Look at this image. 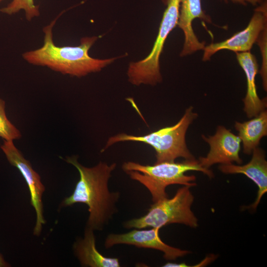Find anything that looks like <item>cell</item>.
Returning a JSON list of instances; mask_svg holds the SVG:
<instances>
[{
	"instance_id": "2e32d148",
	"label": "cell",
	"mask_w": 267,
	"mask_h": 267,
	"mask_svg": "<svg viewBox=\"0 0 267 267\" xmlns=\"http://www.w3.org/2000/svg\"><path fill=\"white\" fill-rule=\"evenodd\" d=\"M24 10L26 18L31 21L40 15L39 7L34 3V0H12L0 11L8 15L14 14L20 10Z\"/></svg>"
},
{
	"instance_id": "30bf717a",
	"label": "cell",
	"mask_w": 267,
	"mask_h": 267,
	"mask_svg": "<svg viewBox=\"0 0 267 267\" xmlns=\"http://www.w3.org/2000/svg\"><path fill=\"white\" fill-rule=\"evenodd\" d=\"M160 229L158 227H152L150 229L134 228L127 233H110L105 239L104 246L108 249L117 244H126L155 249L162 252L164 258L167 260H175L190 253L187 250L175 248L164 243L159 236Z\"/></svg>"
},
{
	"instance_id": "ffe728a7",
	"label": "cell",
	"mask_w": 267,
	"mask_h": 267,
	"mask_svg": "<svg viewBox=\"0 0 267 267\" xmlns=\"http://www.w3.org/2000/svg\"><path fill=\"white\" fill-rule=\"evenodd\" d=\"M10 265L4 259L2 255L0 253V267H7Z\"/></svg>"
},
{
	"instance_id": "3957f363",
	"label": "cell",
	"mask_w": 267,
	"mask_h": 267,
	"mask_svg": "<svg viewBox=\"0 0 267 267\" xmlns=\"http://www.w3.org/2000/svg\"><path fill=\"white\" fill-rule=\"evenodd\" d=\"M122 168L131 179L138 181L149 190L153 202L168 197L166 188L169 185L196 186L195 176L185 175L188 171L201 172L210 178L214 177L211 170L203 167L195 159L177 163L164 162L152 165L128 161L124 162Z\"/></svg>"
},
{
	"instance_id": "e0dca14e",
	"label": "cell",
	"mask_w": 267,
	"mask_h": 267,
	"mask_svg": "<svg viewBox=\"0 0 267 267\" xmlns=\"http://www.w3.org/2000/svg\"><path fill=\"white\" fill-rule=\"evenodd\" d=\"M5 108V101L0 98V137L8 141L18 139L21 137V133L8 119Z\"/></svg>"
},
{
	"instance_id": "6da1fadb",
	"label": "cell",
	"mask_w": 267,
	"mask_h": 267,
	"mask_svg": "<svg viewBox=\"0 0 267 267\" xmlns=\"http://www.w3.org/2000/svg\"><path fill=\"white\" fill-rule=\"evenodd\" d=\"M65 161L77 169L80 178L72 194L63 200L60 206L86 204L89 212L86 227L94 231L103 230L118 211L116 204L120 193L111 192L108 188V181L116 164L99 162L89 168L81 164L77 156L67 157Z\"/></svg>"
},
{
	"instance_id": "ac0fdd59",
	"label": "cell",
	"mask_w": 267,
	"mask_h": 267,
	"mask_svg": "<svg viewBox=\"0 0 267 267\" xmlns=\"http://www.w3.org/2000/svg\"><path fill=\"white\" fill-rule=\"evenodd\" d=\"M256 43L260 47L262 62L259 73L262 79L264 89L267 90V26L260 34Z\"/></svg>"
},
{
	"instance_id": "d6986e66",
	"label": "cell",
	"mask_w": 267,
	"mask_h": 267,
	"mask_svg": "<svg viewBox=\"0 0 267 267\" xmlns=\"http://www.w3.org/2000/svg\"><path fill=\"white\" fill-rule=\"evenodd\" d=\"M225 2L230 0L232 2L237 3L244 5H247L248 3H249L253 5H256L258 3L261 2L262 0H223Z\"/></svg>"
},
{
	"instance_id": "ba28073f",
	"label": "cell",
	"mask_w": 267,
	"mask_h": 267,
	"mask_svg": "<svg viewBox=\"0 0 267 267\" xmlns=\"http://www.w3.org/2000/svg\"><path fill=\"white\" fill-rule=\"evenodd\" d=\"M266 26L267 6L266 2L255 9L252 17L244 29L223 41L205 46L202 60H209L213 55L221 50H229L236 53L250 51L260 34Z\"/></svg>"
},
{
	"instance_id": "5bb4252c",
	"label": "cell",
	"mask_w": 267,
	"mask_h": 267,
	"mask_svg": "<svg viewBox=\"0 0 267 267\" xmlns=\"http://www.w3.org/2000/svg\"><path fill=\"white\" fill-rule=\"evenodd\" d=\"M94 230L86 226L84 236L78 238L73 245L75 256L81 266L89 267H119L118 258L103 256L96 248Z\"/></svg>"
},
{
	"instance_id": "9a60e30c",
	"label": "cell",
	"mask_w": 267,
	"mask_h": 267,
	"mask_svg": "<svg viewBox=\"0 0 267 267\" xmlns=\"http://www.w3.org/2000/svg\"><path fill=\"white\" fill-rule=\"evenodd\" d=\"M234 128L242 143L244 153L251 154L263 137L267 135V110H263L247 121L236 122Z\"/></svg>"
},
{
	"instance_id": "8fae6325",
	"label": "cell",
	"mask_w": 267,
	"mask_h": 267,
	"mask_svg": "<svg viewBox=\"0 0 267 267\" xmlns=\"http://www.w3.org/2000/svg\"><path fill=\"white\" fill-rule=\"evenodd\" d=\"M196 18L207 23H212L211 17L202 8L201 0H180L177 25L184 35V42L180 54L182 57L204 50L205 48V43L199 41L192 27V22Z\"/></svg>"
},
{
	"instance_id": "7a4b0ae2",
	"label": "cell",
	"mask_w": 267,
	"mask_h": 267,
	"mask_svg": "<svg viewBox=\"0 0 267 267\" xmlns=\"http://www.w3.org/2000/svg\"><path fill=\"white\" fill-rule=\"evenodd\" d=\"M59 14L43 28V45L36 49L25 52L23 58L35 66L46 67L64 75L82 77L91 73L100 71L113 62L117 57L105 59L93 58L89 51L98 37H84L77 46H58L53 39V28Z\"/></svg>"
},
{
	"instance_id": "4fadbf2b",
	"label": "cell",
	"mask_w": 267,
	"mask_h": 267,
	"mask_svg": "<svg viewBox=\"0 0 267 267\" xmlns=\"http://www.w3.org/2000/svg\"><path fill=\"white\" fill-rule=\"evenodd\" d=\"M236 59L244 71L247 80L246 94L243 99L244 111L252 118L264 110L267 105V98L261 99L258 96L255 78L259 72L258 61L250 51L237 52Z\"/></svg>"
},
{
	"instance_id": "5b68a950",
	"label": "cell",
	"mask_w": 267,
	"mask_h": 267,
	"mask_svg": "<svg viewBox=\"0 0 267 267\" xmlns=\"http://www.w3.org/2000/svg\"><path fill=\"white\" fill-rule=\"evenodd\" d=\"M190 187L184 185L177 190L172 198L166 197L153 202L146 214L125 222L124 226L126 228H161L177 223L193 228L197 227L198 220L191 209L194 197Z\"/></svg>"
},
{
	"instance_id": "8992f818",
	"label": "cell",
	"mask_w": 267,
	"mask_h": 267,
	"mask_svg": "<svg viewBox=\"0 0 267 267\" xmlns=\"http://www.w3.org/2000/svg\"><path fill=\"white\" fill-rule=\"evenodd\" d=\"M180 2V0H168L151 52L141 60L130 64L127 75L133 85L154 86L162 81L159 59L168 35L178 25Z\"/></svg>"
},
{
	"instance_id": "44dd1931",
	"label": "cell",
	"mask_w": 267,
	"mask_h": 267,
	"mask_svg": "<svg viewBox=\"0 0 267 267\" xmlns=\"http://www.w3.org/2000/svg\"><path fill=\"white\" fill-rule=\"evenodd\" d=\"M2 0H0V2H1V1H2Z\"/></svg>"
},
{
	"instance_id": "9c48e42d",
	"label": "cell",
	"mask_w": 267,
	"mask_h": 267,
	"mask_svg": "<svg viewBox=\"0 0 267 267\" xmlns=\"http://www.w3.org/2000/svg\"><path fill=\"white\" fill-rule=\"evenodd\" d=\"M202 138L210 146V150L205 157H200L198 160L204 168L209 169L214 164H229L235 162L238 165L242 163L239 156L241 140L238 135L233 134L230 130L222 126H218L213 135Z\"/></svg>"
},
{
	"instance_id": "7c38bea8",
	"label": "cell",
	"mask_w": 267,
	"mask_h": 267,
	"mask_svg": "<svg viewBox=\"0 0 267 267\" xmlns=\"http://www.w3.org/2000/svg\"><path fill=\"white\" fill-rule=\"evenodd\" d=\"M252 153L251 160L245 165L221 164L219 169L225 174H244L256 183L258 187L256 199L250 206L245 207L256 210L262 196L267 191V162L262 149L257 147Z\"/></svg>"
},
{
	"instance_id": "52a82bcc",
	"label": "cell",
	"mask_w": 267,
	"mask_h": 267,
	"mask_svg": "<svg viewBox=\"0 0 267 267\" xmlns=\"http://www.w3.org/2000/svg\"><path fill=\"white\" fill-rule=\"evenodd\" d=\"M0 148L8 162L19 171L27 184L30 194V203L36 214V222L33 233L35 235L39 236L41 232L43 225L45 223L43 216L42 202V196L45 187L39 175L15 146L13 141L4 140Z\"/></svg>"
},
{
	"instance_id": "277c9868",
	"label": "cell",
	"mask_w": 267,
	"mask_h": 267,
	"mask_svg": "<svg viewBox=\"0 0 267 267\" xmlns=\"http://www.w3.org/2000/svg\"><path fill=\"white\" fill-rule=\"evenodd\" d=\"M197 117V113L193 111V107L190 106L175 125L144 135L116 134L108 138L101 152L118 142L134 141L146 143L154 148L156 158L155 163L175 162L178 158L195 159L187 147L185 135L189 126Z\"/></svg>"
}]
</instances>
